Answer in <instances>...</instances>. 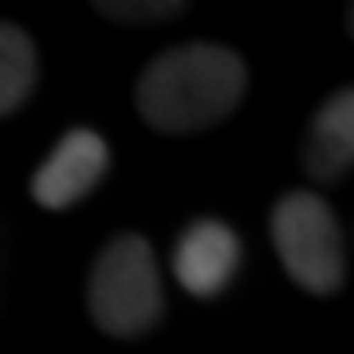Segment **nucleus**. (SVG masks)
I'll use <instances>...</instances> for the list:
<instances>
[{
    "mask_svg": "<svg viewBox=\"0 0 354 354\" xmlns=\"http://www.w3.org/2000/svg\"><path fill=\"white\" fill-rule=\"evenodd\" d=\"M162 276L150 241L138 232L114 236L87 279V307L102 335L138 339L162 319Z\"/></svg>",
    "mask_w": 354,
    "mask_h": 354,
    "instance_id": "nucleus-2",
    "label": "nucleus"
},
{
    "mask_svg": "<svg viewBox=\"0 0 354 354\" xmlns=\"http://www.w3.org/2000/svg\"><path fill=\"white\" fill-rule=\"evenodd\" d=\"M106 165H111V150H106L102 134L87 127L67 130L32 177V197L51 213H64L99 185Z\"/></svg>",
    "mask_w": 354,
    "mask_h": 354,
    "instance_id": "nucleus-4",
    "label": "nucleus"
},
{
    "mask_svg": "<svg viewBox=\"0 0 354 354\" xmlns=\"http://www.w3.org/2000/svg\"><path fill=\"white\" fill-rule=\"evenodd\" d=\"M304 169L315 181H339L354 162V91H335L315 111L304 138Z\"/></svg>",
    "mask_w": 354,
    "mask_h": 354,
    "instance_id": "nucleus-6",
    "label": "nucleus"
},
{
    "mask_svg": "<svg viewBox=\"0 0 354 354\" xmlns=\"http://www.w3.org/2000/svg\"><path fill=\"white\" fill-rule=\"evenodd\" d=\"M272 241L295 283L311 295H330L346 279L342 228L323 197L307 189L283 193L272 209Z\"/></svg>",
    "mask_w": 354,
    "mask_h": 354,
    "instance_id": "nucleus-3",
    "label": "nucleus"
},
{
    "mask_svg": "<svg viewBox=\"0 0 354 354\" xmlns=\"http://www.w3.org/2000/svg\"><path fill=\"white\" fill-rule=\"evenodd\" d=\"M241 268V236L225 225V221H193L174 244V276L177 283L197 295V299H213L232 283Z\"/></svg>",
    "mask_w": 354,
    "mask_h": 354,
    "instance_id": "nucleus-5",
    "label": "nucleus"
},
{
    "mask_svg": "<svg viewBox=\"0 0 354 354\" xmlns=\"http://www.w3.org/2000/svg\"><path fill=\"white\" fill-rule=\"evenodd\" d=\"M36 87V48L12 24H0V118L24 106Z\"/></svg>",
    "mask_w": 354,
    "mask_h": 354,
    "instance_id": "nucleus-7",
    "label": "nucleus"
},
{
    "mask_svg": "<svg viewBox=\"0 0 354 354\" xmlns=\"http://www.w3.org/2000/svg\"><path fill=\"white\" fill-rule=\"evenodd\" d=\"M95 12L114 20V24H153V20H174L185 12L177 0H150V4H130V0H99Z\"/></svg>",
    "mask_w": 354,
    "mask_h": 354,
    "instance_id": "nucleus-8",
    "label": "nucleus"
},
{
    "mask_svg": "<svg viewBox=\"0 0 354 354\" xmlns=\"http://www.w3.org/2000/svg\"><path fill=\"white\" fill-rule=\"evenodd\" d=\"M244 59L221 44H181L162 51L138 79V114L162 134H189L225 122L241 106Z\"/></svg>",
    "mask_w": 354,
    "mask_h": 354,
    "instance_id": "nucleus-1",
    "label": "nucleus"
}]
</instances>
